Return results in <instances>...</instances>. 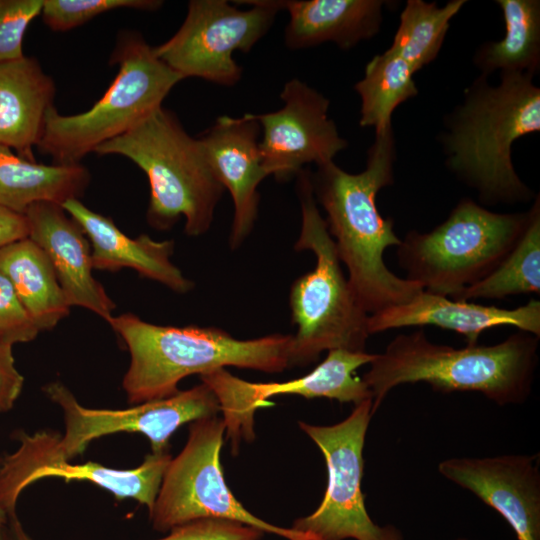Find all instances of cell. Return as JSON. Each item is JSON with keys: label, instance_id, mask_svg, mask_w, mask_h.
Listing matches in <instances>:
<instances>
[{"label": "cell", "instance_id": "33", "mask_svg": "<svg viewBox=\"0 0 540 540\" xmlns=\"http://www.w3.org/2000/svg\"><path fill=\"white\" fill-rule=\"evenodd\" d=\"M13 345L0 344V413L9 411L20 396L24 377L17 370Z\"/></svg>", "mask_w": 540, "mask_h": 540}, {"label": "cell", "instance_id": "26", "mask_svg": "<svg viewBox=\"0 0 540 540\" xmlns=\"http://www.w3.org/2000/svg\"><path fill=\"white\" fill-rule=\"evenodd\" d=\"M540 292V197L528 210L525 229L503 260L486 277L451 297L469 301L502 299Z\"/></svg>", "mask_w": 540, "mask_h": 540}, {"label": "cell", "instance_id": "12", "mask_svg": "<svg viewBox=\"0 0 540 540\" xmlns=\"http://www.w3.org/2000/svg\"><path fill=\"white\" fill-rule=\"evenodd\" d=\"M43 390L61 407L65 424L64 434L46 431V444L53 455L67 461L83 454L95 439L119 432L141 433L153 453L166 452L170 437L180 426L220 411L215 394L204 383L126 409L84 407L61 382H51Z\"/></svg>", "mask_w": 540, "mask_h": 540}, {"label": "cell", "instance_id": "1", "mask_svg": "<svg viewBox=\"0 0 540 540\" xmlns=\"http://www.w3.org/2000/svg\"><path fill=\"white\" fill-rule=\"evenodd\" d=\"M396 148L393 128L375 132L365 169L348 173L334 161L311 173L315 199L326 212V224L338 256L348 270V283L361 307L370 315L411 300L424 290L418 283L395 275L384 262L388 247L401 239L394 220L378 211V192L394 182Z\"/></svg>", "mask_w": 540, "mask_h": 540}, {"label": "cell", "instance_id": "10", "mask_svg": "<svg viewBox=\"0 0 540 540\" xmlns=\"http://www.w3.org/2000/svg\"><path fill=\"white\" fill-rule=\"evenodd\" d=\"M372 399L356 405L343 421L299 427L321 450L327 467V486L317 509L293 521L291 528L316 540H404L402 531L391 524L373 521L361 489L363 449L372 418Z\"/></svg>", "mask_w": 540, "mask_h": 540}, {"label": "cell", "instance_id": "14", "mask_svg": "<svg viewBox=\"0 0 540 540\" xmlns=\"http://www.w3.org/2000/svg\"><path fill=\"white\" fill-rule=\"evenodd\" d=\"M13 439L19 442L17 449L0 455V508L9 518L16 515L17 501L23 490L47 477L90 482L109 491L118 500H136L150 513L172 459L166 451L146 455L133 469H113L97 462L71 464L50 452L42 430L32 434L16 431Z\"/></svg>", "mask_w": 540, "mask_h": 540}, {"label": "cell", "instance_id": "13", "mask_svg": "<svg viewBox=\"0 0 540 540\" xmlns=\"http://www.w3.org/2000/svg\"><path fill=\"white\" fill-rule=\"evenodd\" d=\"M375 354L342 349L328 351L327 357L310 373L298 379L278 383H252L219 368L200 375L202 383L215 394L227 437L233 449L238 450L242 439L252 441L254 414L258 408L270 406L268 398L283 394H296L306 399L328 398L354 405L372 399L371 391L356 369L370 364Z\"/></svg>", "mask_w": 540, "mask_h": 540}, {"label": "cell", "instance_id": "18", "mask_svg": "<svg viewBox=\"0 0 540 540\" xmlns=\"http://www.w3.org/2000/svg\"><path fill=\"white\" fill-rule=\"evenodd\" d=\"M412 326L454 331L466 338L467 345H476L485 330L500 326H513L539 338L540 301L531 299L525 305L507 309L422 290L408 302L370 314L367 320L369 335Z\"/></svg>", "mask_w": 540, "mask_h": 540}, {"label": "cell", "instance_id": "17", "mask_svg": "<svg viewBox=\"0 0 540 540\" xmlns=\"http://www.w3.org/2000/svg\"><path fill=\"white\" fill-rule=\"evenodd\" d=\"M261 128L253 114L223 115L199 137L205 157L234 204L230 247L238 248L258 215V185L268 175L259 148Z\"/></svg>", "mask_w": 540, "mask_h": 540}, {"label": "cell", "instance_id": "23", "mask_svg": "<svg viewBox=\"0 0 540 540\" xmlns=\"http://www.w3.org/2000/svg\"><path fill=\"white\" fill-rule=\"evenodd\" d=\"M89 181V171L79 163L45 165L0 144V207L24 214L37 202L62 205L78 199Z\"/></svg>", "mask_w": 540, "mask_h": 540}, {"label": "cell", "instance_id": "29", "mask_svg": "<svg viewBox=\"0 0 540 540\" xmlns=\"http://www.w3.org/2000/svg\"><path fill=\"white\" fill-rule=\"evenodd\" d=\"M162 4L158 0H43L41 14L50 29L67 31L114 9L155 11Z\"/></svg>", "mask_w": 540, "mask_h": 540}, {"label": "cell", "instance_id": "21", "mask_svg": "<svg viewBox=\"0 0 540 540\" xmlns=\"http://www.w3.org/2000/svg\"><path fill=\"white\" fill-rule=\"evenodd\" d=\"M54 95L53 79L35 58L0 61V144L35 161L32 148L41 140Z\"/></svg>", "mask_w": 540, "mask_h": 540}, {"label": "cell", "instance_id": "3", "mask_svg": "<svg viewBox=\"0 0 540 540\" xmlns=\"http://www.w3.org/2000/svg\"><path fill=\"white\" fill-rule=\"evenodd\" d=\"M538 344L524 331L495 345L463 348L435 344L422 329L399 334L362 377L372 394V415L392 389L420 382L441 393H482L499 406L521 404L531 393Z\"/></svg>", "mask_w": 540, "mask_h": 540}, {"label": "cell", "instance_id": "39", "mask_svg": "<svg viewBox=\"0 0 540 540\" xmlns=\"http://www.w3.org/2000/svg\"><path fill=\"white\" fill-rule=\"evenodd\" d=\"M1 343H7V342H5V341L3 340V338L0 336V344H1Z\"/></svg>", "mask_w": 540, "mask_h": 540}, {"label": "cell", "instance_id": "15", "mask_svg": "<svg viewBox=\"0 0 540 540\" xmlns=\"http://www.w3.org/2000/svg\"><path fill=\"white\" fill-rule=\"evenodd\" d=\"M280 98L281 109L253 115L262 132L259 148L264 167L268 175L285 182L307 164L333 161L348 144L329 117L330 101L323 94L293 78L284 84Z\"/></svg>", "mask_w": 540, "mask_h": 540}, {"label": "cell", "instance_id": "9", "mask_svg": "<svg viewBox=\"0 0 540 540\" xmlns=\"http://www.w3.org/2000/svg\"><path fill=\"white\" fill-rule=\"evenodd\" d=\"M226 431L217 416L189 424L187 442L165 470L149 518L154 530L167 532L203 518L236 521L287 540H316L313 536L264 521L249 512L227 486L220 452Z\"/></svg>", "mask_w": 540, "mask_h": 540}, {"label": "cell", "instance_id": "27", "mask_svg": "<svg viewBox=\"0 0 540 540\" xmlns=\"http://www.w3.org/2000/svg\"><path fill=\"white\" fill-rule=\"evenodd\" d=\"M414 74L411 66L389 49L375 55L354 87L361 99L360 126L373 127L375 132L391 128L394 110L418 94Z\"/></svg>", "mask_w": 540, "mask_h": 540}, {"label": "cell", "instance_id": "32", "mask_svg": "<svg viewBox=\"0 0 540 540\" xmlns=\"http://www.w3.org/2000/svg\"><path fill=\"white\" fill-rule=\"evenodd\" d=\"M263 534L236 521L203 518L176 526L158 540H259Z\"/></svg>", "mask_w": 540, "mask_h": 540}, {"label": "cell", "instance_id": "16", "mask_svg": "<svg viewBox=\"0 0 540 540\" xmlns=\"http://www.w3.org/2000/svg\"><path fill=\"white\" fill-rule=\"evenodd\" d=\"M438 471L498 512L517 540H540L539 455L453 457Z\"/></svg>", "mask_w": 540, "mask_h": 540}, {"label": "cell", "instance_id": "5", "mask_svg": "<svg viewBox=\"0 0 540 540\" xmlns=\"http://www.w3.org/2000/svg\"><path fill=\"white\" fill-rule=\"evenodd\" d=\"M129 158L147 175L149 225L170 229L181 216L189 236L206 233L224 187L213 173L198 138L190 136L173 112L158 108L126 133L94 151Z\"/></svg>", "mask_w": 540, "mask_h": 540}, {"label": "cell", "instance_id": "35", "mask_svg": "<svg viewBox=\"0 0 540 540\" xmlns=\"http://www.w3.org/2000/svg\"><path fill=\"white\" fill-rule=\"evenodd\" d=\"M8 525L15 537V540H33L25 531L16 515L9 518Z\"/></svg>", "mask_w": 540, "mask_h": 540}, {"label": "cell", "instance_id": "20", "mask_svg": "<svg viewBox=\"0 0 540 540\" xmlns=\"http://www.w3.org/2000/svg\"><path fill=\"white\" fill-rule=\"evenodd\" d=\"M61 206L86 234L93 269L131 268L177 293H187L193 288V283L170 260L173 241H156L145 234L130 238L111 218L89 209L79 199L67 200Z\"/></svg>", "mask_w": 540, "mask_h": 540}, {"label": "cell", "instance_id": "11", "mask_svg": "<svg viewBox=\"0 0 540 540\" xmlns=\"http://www.w3.org/2000/svg\"><path fill=\"white\" fill-rule=\"evenodd\" d=\"M252 7L241 10L226 0H192L178 31L154 47L156 56L186 77L233 86L242 76L236 51L248 53L266 35L284 0L243 1Z\"/></svg>", "mask_w": 540, "mask_h": 540}, {"label": "cell", "instance_id": "19", "mask_svg": "<svg viewBox=\"0 0 540 540\" xmlns=\"http://www.w3.org/2000/svg\"><path fill=\"white\" fill-rule=\"evenodd\" d=\"M24 215L28 237L48 255L68 304L109 319L115 303L93 277L91 245L81 226L53 202L32 204Z\"/></svg>", "mask_w": 540, "mask_h": 540}, {"label": "cell", "instance_id": "7", "mask_svg": "<svg viewBox=\"0 0 540 540\" xmlns=\"http://www.w3.org/2000/svg\"><path fill=\"white\" fill-rule=\"evenodd\" d=\"M112 60L119 71L104 95L87 111L61 115L53 106L47 113L38 148L56 164H74L162 107L183 77L160 60L154 47L137 33L123 35Z\"/></svg>", "mask_w": 540, "mask_h": 540}, {"label": "cell", "instance_id": "30", "mask_svg": "<svg viewBox=\"0 0 540 540\" xmlns=\"http://www.w3.org/2000/svg\"><path fill=\"white\" fill-rule=\"evenodd\" d=\"M42 8L43 0H0V61L24 56L25 32Z\"/></svg>", "mask_w": 540, "mask_h": 540}, {"label": "cell", "instance_id": "25", "mask_svg": "<svg viewBox=\"0 0 540 540\" xmlns=\"http://www.w3.org/2000/svg\"><path fill=\"white\" fill-rule=\"evenodd\" d=\"M501 8L505 35L495 42L482 44L473 62L482 75L528 73L535 75L540 67V1L497 0Z\"/></svg>", "mask_w": 540, "mask_h": 540}, {"label": "cell", "instance_id": "38", "mask_svg": "<svg viewBox=\"0 0 540 540\" xmlns=\"http://www.w3.org/2000/svg\"><path fill=\"white\" fill-rule=\"evenodd\" d=\"M454 540H475V539H469V538H464V537H459V538H456Z\"/></svg>", "mask_w": 540, "mask_h": 540}, {"label": "cell", "instance_id": "28", "mask_svg": "<svg viewBox=\"0 0 540 540\" xmlns=\"http://www.w3.org/2000/svg\"><path fill=\"white\" fill-rule=\"evenodd\" d=\"M465 3V0H451L439 7L435 2L408 0L388 49L405 60L416 73L437 57L451 19Z\"/></svg>", "mask_w": 540, "mask_h": 540}, {"label": "cell", "instance_id": "6", "mask_svg": "<svg viewBox=\"0 0 540 540\" xmlns=\"http://www.w3.org/2000/svg\"><path fill=\"white\" fill-rule=\"evenodd\" d=\"M301 230L295 249L316 257L313 270L297 278L290 290L291 366H304L323 351L364 352L369 337L368 314L357 301L341 268L337 248L314 196L311 172L297 175Z\"/></svg>", "mask_w": 540, "mask_h": 540}, {"label": "cell", "instance_id": "8", "mask_svg": "<svg viewBox=\"0 0 540 540\" xmlns=\"http://www.w3.org/2000/svg\"><path fill=\"white\" fill-rule=\"evenodd\" d=\"M528 211L496 213L461 199L446 220L427 233L409 231L397 246L406 279L453 297L486 277L522 235Z\"/></svg>", "mask_w": 540, "mask_h": 540}, {"label": "cell", "instance_id": "36", "mask_svg": "<svg viewBox=\"0 0 540 540\" xmlns=\"http://www.w3.org/2000/svg\"><path fill=\"white\" fill-rule=\"evenodd\" d=\"M0 540H15V537L9 527L5 526L0 532Z\"/></svg>", "mask_w": 540, "mask_h": 540}, {"label": "cell", "instance_id": "34", "mask_svg": "<svg viewBox=\"0 0 540 540\" xmlns=\"http://www.w3.org/2000/svg\"><path fill=\"white\" fill-rule=\"evenodd\" d=\"M29 226L26 216L0 207V248L28 237Z\"/></svg>", "mask_w": 540, "mask_h": 540}, {"label": "cell", "instance_id": "22", "mask_svg": "<svg viewBox=\"0 0 540 540\" xmlns=\"http://www.w3.org/2000/svg\"><path fill=\"white\" fill-rule=\"evenodd\" d=\"M383 0H284L289 13L285 45L305 49L333 42L347 50L374 37L383 21Z\"/></svg>", "mask_w": 540, "mask_h": 540}, {"label": "cell", "instance_id": "37", "mask_svg": "<svg viewBox=\"0 0 540 540\" xmlns=\"http://www.w3.org/2000/svg\"><path fill=\"white\" fill-rule=\"evenodd\" d=\"M9 516L8 514L0 508V532L1 530L8 525Z\"/></svg>", "mask_w": 540, "mask_h": 540}, {"label": "cell", "instance_id": "31", "mask_svg": "<svg viewBox=\"0 0 540 540\" xmlns=\"http://www.w3.org/2000/svg\"><path fill=\"white\" fill-rule=\"evenodd\" d=\"M39 332L13 285L0 271V336L14 345L32 341Z\"/></svg>", "mask_w": 540, "mask_h": 540}, {"label": "cell", "instance_id": "4", "mask_svg": "<svg viewBox=\"0 0 540 540\" xmlns=\"http://www.w3.org/2000/svg\"><path fill=\"white\" fill-rule=\"evenodd\" d=\"M106 321L130 354L122 381L130 404L170 397L183 378L226 366L267 373L291 366L292 335L240 340L215 327L161 326L131 313Z\"/></svg>", "mask_w": 540, "mask_h": 540}, {"label": "cell", "instance_id": "2", "mask_svg": "<svg viewBox=\"0 0 540 540\" xmlns=\"http://www.w3.org/2000/svg\"><path fill=\"white\" fill-rule=\"evenodd\" d=\"M528 73H502L491 85L480 75L447 115L440 142L445 164L486 205L529 201L534 193L512 162L513 143L540 131V89Z\"/></svg>", "mask_w": 540, "mask_h": 540}, {"label": "cell", "instance_id": "24", "mask_svg": "<svg viewBox=\"0 0 540 540\" xmlns=\"http://www.w3.org/2000/svg\"><path fill=\"white\" fill-rule=\"evenodd\" d=\"M0 271L39 331L54 328L69 314L71 306L48 255L29 237L0 248Z\"/></svg>", "mask_w": 540, "mask_h": 540}]
</instances>
